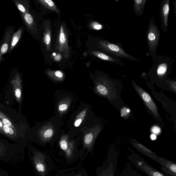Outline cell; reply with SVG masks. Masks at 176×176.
<instances>
[{"instance_id":"3","label":"cell","mask_w":176,"mask_h":176,"mask_svg":"<svg viewBox=\"0 0 176 176\" xmlns=\"http://www.w3.org/2000/svg\"><path fill=\"white\" fill-rule=\"evenodd\" d=\"M62 121L55 116L41 123L38 128V134L44 142L49 141L58 135L62 126Z\"/></svg>"},{"instance_id":"24","label":"cell","mask_w":176,"mask_h":176,"mask_svg":"<svg viewBox=\"0 0 176 176\" xmlns=\"http://www.w3.org/2000/svg\"><path fill=\"white\" fill-rule=\"evenodd\" d=\"M54 75L56 78L58 79H61L63 78V73L61 71H57L54 73Z\"/></svg>"},{"instance_id":"2","label":"cell","mask_w":176,"mask_h":176,"mask_svg":"<svg viewBox=\"0 0 176 176\" xmlns=\"http://www.w3.org/2000/svg\"><path fill=\"white\" fill-rule=\"evenodd\" d=\"M74 95L69 92L57 93L55 97L56 110L54 116L62 121L63 118L68 114L72 107L74 106Z\"/></svg>"},{"instance_id":"4","label":"cell","mask_w":176,"mask_h":176,"mask_svg":"<svg viewBox=\"0 0 176 176\" xmlns=\"http://www.w3.org/2000/svg\"><path fill=\"white\" fill-rule=\"evenodd\" d=\"M160 37V33L159 29L156 25L153 19H150L147 33V42H148L149 52L154 61V63L157 57L156 51Z\"/></svg>"},{"instance_id":"8","label":"cell","mask_w":176,"mask_h":176,"mask_svg":"<svg viewBox=\"0 0 176 176\" xmlns=\"http://www.w3.org/2000/svg\"><path fill=\"white\" fill-rule=\"evenodd\" d=\"M134 88L144 102L147 106L156 117H159L158 108L154 101L150 95L141 88L135 84H133Z\"/></svg>"},{"instance_id":"18","label":"cell","mask_w":176,"mask_h":176,"mask_svg":"<svg viewBox=\"0 0 176 176\" xmlns=\"http://www.w3.org/2000/svg\"><path fill=\"white\" fill-rule=\"evenodd\" d=\"M168 66L167 64L164 63L160 64L158 68L157 73L159 75H162L165 74L167 71Z\"/></svg>"},{"instance_id":"20","label":"cell","mask_w":176,"mask_h":176,"mask_svg":"<svg viewBox=\"0 0 176 176\" xmlns=\"http://www.w3.org/2000/svg\"><path fill=\"white\" fill-rule=\"evenodd\" d=\"M161 169L163 171H164L169 174L170 175L172 176H176V173H175L169 170L168 169L164 167V166L162 165Z\"/></svg>"},{"instance_id":"32","label":"cell","mask_w":176,"mask_h":176,"mask_svg":"<svg viewBox=\"0 0 176 176\" xmlns=\"http://www.w3.org/2000/svg\"><path fill=\"white\" fill-rule=\"evenodd\" d=\"M151 138L152 140H155L156 139V136L155 134H152L151 136Z\"/></svg>"},{"instance_id":"27","label":"cell","mask_w":176,"mask_h":176,"mask_svg":"<svg viewBox=\"0 0 176 176\" xmlns=\"http://www.w3.org/2000/svg\"><path fill=\"white\" fill-rule=\"evenodd\" d=\"M2 122L6 125L9 127L11 126V121L6 118L3 120Z\"/></svg>"},{"instance_id":"13","label":"cell","mask_w":176,"mask_h":176,"mask_svg":"<svg viewBox=\"0 0 176 176\" xmlns=\"http://www.w3.org/2000/svg\"><path fill=\"white\" fill-rule=\"evenodd\" d=\"M133 2L134 13L138 16H141L143 13L147 0H134Z\"/></svg>"},{"instance_id":"30","label":"cell","mask_w":176,"mask_h":176,"mask_svg":"<svg viewBox=\"0 0 176 176\" xmlns=\"http://www.w3.org/2000/svg\"><path fill=\"white\" fill-rule=\"evenodd\" d=\"M9 126L6 125L4 126V129L5 132L6 133H9Z\"/></svg>"},{"instance_id":"12","label":"cell","mask_w":176,"mask_h":176,"mask_svg":"<svg viewBox=\"0 0 176 176\" xmlns=\"http://www.w3.org/2000/svg\"><path fill=\"white\" fill-rule=\"evenodd\" d=\"M24 26H22L17 31L12 34L8 51L9 53L11 52L17 46L24 34Z\"/></svg>"},{"instance_id":"34","label":"cell","mask_w":176,"mask_h":176,"mask_svg":"<svg viewBox=\"0 0 176 176\" xmlns=\"http://www.w3.org/2000/svg\"><path fill=\"white\" fill-rule=\"evenodd\" d=\"M53 56H55L56 55V54L55 53H54L53 54Z\"/></svg>"},{"instance_id":"21","label":"cell","mask_w":176,"mask_h":176,"mask_svg":"<svg viewBox=\"0 0 176 176\" xmlns=\"http://www.w3.org/2000/svg\"><path fill=\"white\" fill-rule=\"evenodd\" d=\"M66 41V37L65 34L63 32H61L60 36V43L62 44L65 43Z\"/></svg>"},{"instance_id":"31","label":"cell","mask_w":176,"mask_h":176,"mask_svg":"<svg viewBox=\"0 0 176 176\" xmlns=\"http://www.w3.org/2000/svg\"><path fill=\"white\" fill-rule=\"evenodd\" d=\"M9 133L11 135H13L14 133V131L11 129V128H9Z\"/></svg>"},{"instance_id":"14","label":"cell","mask_w":176,"mask_h":176,"mask_svg":"<svg viewBox=\"0 0 176 176\" xmlns=\"http://www.w3.org/2000/svg\"><path fill=\"white\" fill-rule=\"evenodd\" d=\"M156 161L169 170L176 173V165L175 163L158 156Z\"/></svg>"},{"instance_id":"23","label":"cell","mask_w":176,"mask_h":176,"mask_svg":"<svg viewBox=\"0 0 176 176\" xmlns=\"http://www.w3.org/2000/svg\"><path fill=\"white\" fill-rule=\"evenodd\" d=\"M51 38L49 34H46L44 38V41L45 43L47 44H49L50 43Z\"/></svg>"},{"instance_id":"16","label":"cell","mask_w":176,"mask_h":176,"mask_svg":"<svg viewBox=\"0 0 176 176\" xmlns=\"http://www.w3.org/2000/svg\"><path fill=\"white\" fill-rule=\"evenodd\" d=\"M93 53L94 55L97 56L99 57V58L102 60L105 61H109L117 63V61L113 57L107 55L106 54L100 52H93Z\"/></svg>"},{"instance_id":"33","label":"cell","mask_w":176,"mask_h":176,"mask_svg":"<svg viewBox=\"0 0 176 176\" xmlns=\"http://www.w3.org/2000/svg\"><path fill=\"white\" fill-rule=\"evenodd\" d=\"M2 123L0 122V127H2Z\"/></svg>"},{"instance_id":"10","label":"cell","mask_w":176,"mask_h":176,"mask_svg":"<svg viewBox=\"0 0 176 176\" xmlns=\"http://www.w3.org/2000/svg\"><path fill=\"white\" fill-rule=\"evenodd\" d=\"M135 165L149 176H165L156 170L142 159L136 160Z\"/></svg>"},{"instance_id":"15","label":"cell","mask_w":176,"mask_h":176,"mask_svg":"<svg viewBox=\"0 0 176 176\" xmlns=\"http://www.w3.org/2000/svg\"><path fill=\"white\" fill-rule=\"evenodd\" d=\"M12 1L16 6L20 14H24L29 12L27 1L24 0H14Z\"/></svg>"},{"instance_id":"22","label":"cell","mask_w":176,"mask_h":176,"mask_svg":"<svg viewBox=\"0 0 176 176\" xmlns=\"http://www.w3.org/2000/svg\"><path fill=\"white\" fill-rule=\"evenodd\" d=\"M93 26L95 29L97 30H101L102 29V28H103L101 25L96 22H94V23L93 24Z\"/></svg>"},{"instance_id":"7","label":"cell","mask_w":176,"mask_h":176,"mask_svg":"<svg viewBox=\"0 0 176 176\" xmlns=\"http://www.w3.org/2000/svg\"><path fill=\"white\" fill-rule=\"evenodd\" d=\"M102 128L100 124H96L86 128L82 132L85 144L88 145L92 143L101 132Z\"/></svg>"},{"instance_id":"28","label":"cell","mask_w":176,"mask_h":176,"mask_svg":"<svg viewBox=\"0 0 176 176\" xmlns=\"http://www.w3.org/2000/svg\"><path fill=\"white\" fill-rule=\"evenodd\" d=\"M21 94V91L20 89L17 88L15 91L16 97L18 98H20Z\"/></svg>"},{"instance_id":"17","label":"cell","mask_w":176,"mask_h":176,"mask_svg":"<svg viewBox=\"0 0 176 176\" xmlns=\"http://www.w3.org/2000/svg\"><path fill=\"white\" fill-rule=\"evenodd\" d=\"M34 159V162L37 170L39 172H43L45 169L44 165L38 160L36 156H35Z\"/></svg>"},{"instance_id":"1","label":"cell","mask_w":176,"mask_h":176,"mask_svg":"<svg viewBox=\"0 0 176 176\" xmlns=\"http://www.w3.org/2000/svg\"><path fill=\"white\" fill-rule=\"evenodd\" d=\"M68 126L67 135L76 136L82 133L86 128L97 123L92 107L90 105L83 103L73 111Z\"/></svg>"},{"instance_id":"5","label":"cell","mask_w":176,"mask_h":176,"mask_svg":"<svg viewBox=\"0 0 176 176\" xmlns=\"http://www.w3.org/2000/svg\"><path fill=\"white\" fill-rule=\"evenodd\" d=\"M102 49L107 52L116 56L123 57L133 61H137L138 60L133 56L125 52L121 47L107 41H102L101 43Z\"/></svg>"},{"instance_id":"25","label":"cell","mask_w":176,"mask_h":176,"mask_svg":"<svg viewBox=\"0 0 176 176\" xmlns=\"http://www.w3.org/2000/svg\"><path fill=\"white\" fill-rule=\"evenodd\" d=\"M151 131L153 133L158 134L160 132L161 130L158 127L154 126L152 128Z\"/></svg>"},{"instance_id":"11","label":"cell","mask_w":176,"mask_h":176,"mask_svg":"<svg viewBox=\"0 0 176 176\" xmlns=\"http://www.w3.org/2000/svg\"><path fill=\"white\" fill-rule=\"evenodd\" d=\"M130 142L132 145L139 152L148 157L156 161L158 156L156 154L155 152L147 148L144 146L136 141L135 140H131Z\"/></svg>"},{"instance_id":"29","label":"cell","mask_w":176,"mask_h":176,"mask_svg":"<svg viewBox=\"0 0 176 176\" xmlns=\"http://www.w3.org/2000/svg\"><path fill=\"white\" fill-rule=\"evenodd\" d=\"M44 2H46L50 7H52L54 5V3L51 0H45Z\"/></svg>"},{"instance_id":"9","label":"cell","mask_w":176,"mask_h":176,"mask_svg":"<svg viewBox=\"0 0 176 176\" xmlns=\"http://www.w3.org/2000/svg\"><path fill=\"white\" fill-rule=\"evenodd\" d=\"M169 1L164 0L162 1L160 8L162 30L165 32L168 31V21L169 11Z\"/></svg>"},{"instance_id":"6","label":"cell","mask_w":176,"mask_h":176,"mask_svg":"<svg viewBox=\"0 0 176 176\" xmlns=\"http://www.w3.org/2000/svg\"><path fill=\"white\" fill-rule=\"evenodd\" d=\"M15 30V28L13 26L6 28L4 37L0 41V64L3 61V56L8 52L11 38Z\"/></svg>"},{"instance_id":"26","label":"cell","mask_w":176,"mask_h":176,"mask_svg":"<svg viewBox=\"0 0 176 176\" xmlns=\"http://www.w3.org/2000/svg\"><path fill=\"white\" fill-rule=\"evenodd\" d=\"M130 111L129 110L127 109V108H124L121 111V116H126L128 113H130Z\"/></svg>"},{"instance_id":"19","label":"cell","mask_w":176,"mask_h":176,"mask_svg":"<svg viewBox=\"0 0 176 176\" xmlns=\"http://www.w3.org/2000/svg\"><path fill=\"white\" fill-rule=\"evenodd\" d=\"M105 176H114V169L113 164H112L111 167L109 168Z\"/></svg>"}]
</instances>
